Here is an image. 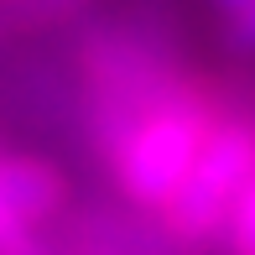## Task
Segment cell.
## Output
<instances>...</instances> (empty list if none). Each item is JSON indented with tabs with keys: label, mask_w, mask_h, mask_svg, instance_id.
<instances>
[{
	"label": "cell",
	"mask_w": 255,
	"mask_h": 255,
	"mask_svg": "<svg viewBox=\"0 0 255 255\" xmlns=\"http://www.w3.org/2000/svg\"><path fill=\"white\" fill-rule=\"evenodd\" d=\"M63 73H68V115L84 151L104 167L120 135L151 104L188 89L198 68L188 63L177 26L151 5L135 10H99L63 37Z\"/></svg>",
	"instance_id": "obj_1"
},
{
	"label": "cell",
	"mask_w": 255,
	"mask_h": 255,
	"mask_svg": "<svg viewBox=\"0 0 255 255\" xmlns=\"http://www.w3.org/2000/svg\"><path fill=\"white\" fill-rule=\"evenodd\" d=\"M224 110H229V94L208 89L203 78H193L188 89H177V94H167L161 104H151L120 135V146L104 156L110 193L120 203L161 219L167 203L182 193L193 161L203 156V146H208V135H214Z\"/></svg>",
	"instance_id": "obj_2"
},
{
	"label": "cell",
	"mask_w": 255,
	"mask_h": 255,
	"mask_svg": "<svg viewBox=\"0 0 255 255\" xmlns=\"http://www.w3.org/2000/svg\"><path fill=\"white\" fill-rule=\"evenodd\" d=\"M250 182H255V115H245L229 99V110L219 115L214 135H208V146H203V156L193 161L182 193L167 203L161 224H167L182 245L208 255V250H219V240H224L240 198L250 193Z\"/></svg>",
	"instance_id": "obj_3"
},
{
	"label": "cell",
	"mask_w": 255,
	"mask_h": 255,
	"mask_svg": "<svg viewBox=\"0 0 255 255\" xmlns=\"http://www.w3.org/2000/svg\"><path fill=\"white\" fill-rule=\"evenodd\" d=\"M0 198L21 229H57L78 203L73 172L37 146H0Z\"/></svg>",
	"instance_id": "obj_4"
},
{
	"label": "cell",
	"mask_w": 255,
	"mask_h": 255,
	"mask_svg": "<svg viewBox=\"0 0 255 255\" xmlns=\"http://www.w3.org/2000/svg\"><path fill=\"white\" fill-rule=\"evenodd\" d=\"M99 10H104V0H0V47L68 37Z\"/></svg>",
	"instance_id": "obj_5"
},
{
	"label": "cell",
	"mask_w": 255,
	"mask_h": 255,
	"mask_svg": "<svg viewBox=\"0 0 255 255\" xmlns=\"http://www.w3.org/2000/svg\"><path fill=\"white\" fill-rule=\"evenodd\" d=\"M219 250H224V255H255V182H250L245 198H240L235 219H229V229H224V240H219Z\"/></svg>",
	"instance_id": "obj_6"
},
{
	"label": "cell",
	"mask_w": 255,
	"mask_h": 255,
	"mask_svg": "<svg viewBox=\"0 0 255 255\" xmlns=\"http://www.w3.org/2000/svg\"><path fill=\"white\" fill-rule=\"evenodd\" d=\"M219 42L235 57H255V0L229 10V16H219Z\"/></svg>",
	"instance_id": "obj_7"
},
{
	"label": "cell",
	"mask_w": 255,
	"mask_h": 255,
	"mask_svg": "<svg viewBox=\"0 0 255 255\" xmlns=\"http://www.w3.org/2000/svg\"><path fill=\"white\" fill-rule=\"evenodd\" d=\"M0 255H73L63 245L57 229H16L10 240H0Z\"/></svg>",
	"instance_id": "obj_8"
},
{
	"label": "cell",
	"mask_w": 255,
	"mask_h": 255,
	"mask_svg": "<svg viewBox=\"0 0 255 255\" xmlns=\"http://www.w3.org/2000/svg\"><path fill=\"white\" fill-rule=\"evenodd\" d=\"M240 5H250V0H208V10H214V16H229V10H240Z\"/></svg>",
	"instance_id": "obj_9"
}]
</instances>
